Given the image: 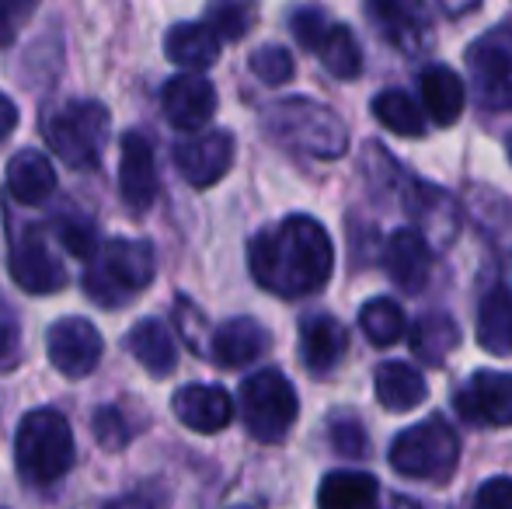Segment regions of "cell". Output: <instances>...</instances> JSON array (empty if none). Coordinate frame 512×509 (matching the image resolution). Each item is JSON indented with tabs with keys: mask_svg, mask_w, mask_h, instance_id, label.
Here are the masks:
<instances>
[{
	"mask_svg": "<svg viewBox=\"0 0 512 509\" xmlns=\"http://www.w3.org/2000/svg\"><path fill=\"white\" fill-rule=\"evenodd\" d=\"M251 74L269 88H279L293 77V56L283 46H262L251 53Z\"/></svg>",
	"mask_w": 512,
	"mask_h": 509,
	"instance_id": "32",
	"label": "cell"
},
{
	"mask_svg": "<svg viewBox=\"0 0 512 509\" xmlns=\"http://www.w3.org/2000/svg\"><path fill=\"white\" fill-rule=\"evenodd\" d=\"M474 509H512V478H488L474 496Z\"/></svg>",
	"mask_w": 512,
	"mask_h": 509,
	"instance_id": "39",
	"label": "cell"
},
{
	"mask_svg": "<svg viewBox=\"0 0 512 509\" xmlns=\"http://www.w3.org/2000/svg\"><path fill=\"white\" fill-rule=\"evenodd\" d=\"M7 192L21 206H42L56 192V171L42 150H21L7 161Z\"/></svg>",
	"mask_w": 512,
	"mask_h": 509,
	"instance_id": "20",
	"label": "cell"
},
{
	"mask_svg": "<svg viewBox=\"0 0 512 509\" xmlns=\"http://www.w3.org/2000/svg\"><path fill=\"white\" fill-rule=\"evenodd\" d=\"M457 408L467 422L512 426V374L478 370L471 384L457 394Z\"/></svg>",
	"mask_w": 512,
	"mask_h": 509,
	"instance_id": "13",
	"label": "cell"
},
{
	"mask_svg": "<svg viewBox=\"0 0 512 509\" xmlns=\"http://www.w3.org/2000/svg\"><path fill=\"white\" fill-rule=\"evenodd\" d=\"M366 14L401 53H418L429 39V14L422 0H366Z\"/></svg>",
	"mask_w": 512,
	"mask_h": 509,
	"instance_id": "14",
	"label": "cell"
},
{
	"mask_svg": "<svg viewBox=\"0 0 512 509\" xmlns=\"http://www.w3.org/2000/svg\"><path fill=\"white\" fill-rule=\"evenodd\" d=\"M373 499H377V478L363 471H331L317 489V509H370Z\"/></svg>",
	"mask_w": 512,
	"mask_h": 509,
	"instance_id": "25",
	"label": "cell"
},
{
	"mask_svg": "<svg viewBox=\"0 0 512 509\" xmlns=\"http://www.w3.org/2000/svg\"><path fill=\"white\" fill-rule=\"evenodd\" d=\"M234 509H251V506H234Z\"/></svg>",
	"mask_w": 512,
	"mask_h": 509,
	"instance_id": "44",
	"label": "cell"
},
{
	"mask_svg": "<svg viewBox=\"0 0 512 509\" xmlns=\"http://www.w3.org/2000/svg\"><path fill=\"white\" fill-rule=\"evenodd\" d=\"M290 28H293V35H297V42L304 49H310L314 53L317 46H321V39L328 35V28H331V21L324 18L317 7H300V11H293V18H290Z\"/></svg>",
	"mask_w": 512,
	"mask_h": 509,
	"instance_id": "34",
	"label": "cell"
},
{
	"mask_svg": "<svg viewBox=\"0 0 512 509\" xmlns=\"http://www.w3.org/2000/svg\"><path fill=\"white\" fill-rule=\"evenodd\" d=\"M53 154L70 168H98L108 140V109L102 102H70L42 126Z\"/></svg>",
	"mask_w": 512,
	"mask_h": 509,
	"instance_id": "6",
	"label": "cell"
},
{
	"mask_svg": "<svg viewBox=\"0 0 512 509\" xmlns=\"http://www.w3.org/2000/svg\"><path fill=\"white\" fill-rule=\"evenodd\" d=\"M95 440L105 450H122L129 443V426L119 415V408H98L95 412Z\"/></svg>",
	"mask_w": 512,
	"mask_h": 509,
	"instance_id": "37",
	"label": "cell"
},
{
	"mask_svg": "<svg viewBox=\"0 0 512 509\" xmlns=\"http://www.w3.org/2000/svg\"><path fill=\"white\" fill-rule=\"evenodd\" d=\"M506 150H509V161H512V136H509V140H506Z\"/></svg>",
	"mask_w": 512,
	"mask_h": 509,
	"instance_id": "43",
	"label": "cell"
},
{
	"mask_svg": "<svg viewBox=\"0 0 512 509\" xmlns=\"http://www.w3.org/2000/svg\"><path fill=\"white\" fill-rule=\"evenodd\" d=\"M126 346L140 360V367L150 370L154 377H168L178 367V346L171 339L168 325L157 318H143L140 325H133V332L126 335Z\"/></svg>",
	"mask_w": 512,
	"mask_h": 509,
	"instance_id": "22",
	"label": "cell"
},
{
	"mask_svg": "<svg viewBox=\"0 0 512 509\" xmlns=\"http://www.w3.org/2000/svg\"><path fill=\"white\" fill-rule=\"evenodd\" d=\"M300 401L279 370H258L241 384V419L258 443H279L297 422Z\"/></svg>",
	"mask_w": 512,
	"mask_h": 509,
	"instance_id": "7",
	"label": "cell"
},
{
	"mask_svg": "<svg viewBox=\"0 0 512 509\" xmlns=\"http://www.w3.org/2000/svg\"><path fill=\"white\" fill-rule=\"evenodd\" d=\"M422 102L436 126H453L467 105V88L450 67L436 63L422 74Z\"/></svg>",
	"mask_w": 512,
	"mask_h": 509,
	"instance_id": "23",
	"label": "cell"
},
{
	"mask_svg": "<svg viewBox=\"0 0 512 509\" xmlns=\"http://www.w3.org/2000/svg\"><path fill=\"white\" fill-rule=\"evenodd\" d=\"M164 116L175 129H203L216 112V88L206 81L199 70H185V74L171 77L161 91Z\"/></svg>",
	"mask_w": 512,
	"mask_h": 509,
	"instance_id": "12",
	"label": "cell"
},
{
	"mask_svg": "<svg viewBox=\"0 0 512 509\" xmlns=\"http://www.w3.org/2000/svg\"><path fill=\"white\" fill-rule=\"evenodd\" d=\"M164 53L185 70H206L220 60V35L209 21H182L164 39Z\"/></svg>",
	"mask_w": 512,
	"mask_h": 509,
	"instance_id": "21",
	"label": "cell"
},
{
	"mask_svg": "<svg viewBox=\"0 0 512 509\" xmlns=\"http://www.w3.org/2000/svg\"><path fill=\"white\" fill-rule=\"evenodd\" d=\"M53 234L63 245V252L74 255V258H91L98 252L95 227H91V220H84V217H63L60 224H53Z\"/></svg>",
	"mask_w": 512,
	"mask_h": 509,
	"instance_id": "33",
	"label": "cell"
},
{
	"mask_svg": "<svg viewBox=\"0 0 512 509\" xmlns=\"http://www.w3.org/2000/svg\"><path fill=\"white\" fill-rule=\"evenodd\" d=\"M14 126H18V109H14L11 98L0 95V140H7L14 133Z\"/></svg>",
	"mask_w": 512,
	"mask_h": 509,
	"instance_id": "40",
	"label": "cell"
},
{
	"mask_svg": "<svg viewBox=\"0 0 512 509\" xmlns=\"http://www.w3.org/2000/svg\"><path fill=\"white\" fill-rule=\"evenodd\" d=\"M349 335L331 314H310L300 321V356L310 374H331L342 363Z\"/></svg>",
	"mask_w": 512,
	"mask_h": 509,
	"instance_id": "17",
	"label": "cell"
},
{
	"mask_svg": "<svg viewBox=\"0 0 512 509\" xmlns=\"http://www.w3.org/2000/svg\"><path fill=\"white\" fill-rule=\"evenodd\" d=\"M359 328H363V335L373 342V346H394V342L401 339V335L408 332L405 325V311H401L394 300L387 297H377L370 300V304L359 311Z\"/></svg>",
	"mask_w": 512,
	"mask_h": 509,
	"instance_id": "30",
	"label": "cell"
},
{
	"mask_svg": "<svg viewBox=\"0 0 512 509\" xmlns=\"http://www.w3.org/2000/svg\"><path fill=\"white\" fill-rule=\"evenodd\" d=\"M457 342H460L457 321H453L450 314H443V311L425 314V318L411 328V349H415L418 360L432 363V367H439V363H443L446 356L457 349Z\"/></svg>",
	"mask_w": 512,
	"mask_h": 509,
	"instance_id": "27",
	"label": "cell"
},
{
	"mask_svg": "<svg viewBox=\"0 0 512 509\" xmlns=\"http://www.w3.org/2000/svg\"><path fill=\"white\" fill-rule=\"evenodd\" d=\"M105 509H147V503H140V499H115V503H108Z\"/></svg>",
	"mask_w": 512,
	"mask_h": 509,
	"instance_id": "41",
	"label": "cell"
},
{
	"mask_svg": "<svg viewBox=\"0 0 512 509\" xmlns=\"http://www.w3.org/2000/svg\"><path fill=\"white\" fill-rule=\"evenodd\" d=\"M18 353H21L18 314H14V307L7 304L4 293H0V370L14 367V363H18Z\"/></svg>",
	"mask_w": 512,
	"mask_h": 509,
	"instance_id": "35",
	"label": "cell"
},
{
	"mask_svg": "<svg viewBox=\"0 0 512 509\" xmlns=\"http://www.w3.org/2000/svg\"><path fill=\"white\" fill-rule=\"evenodd\" d=\"M331 447H335L342 457H352V461H359V457L366 454V433H363V426H359L356 419L335 422V426H331Z\"/></svg>",
	"mask_w": 512,
	"mask_h": 509,
	"instance_id": "38",
	"label": "cell"
},
{
	"mask_svg": "<svg viewBox=\"0 0 512 509\" xmlns=\"http://www.w3.org/2000/svg\"><path fill=\"white\" fill-rule=\"evenodd\" d=\"M478 342L492 356H509L512 353V297L509 290L495 286L478 311Z\"/></svg>",
	"mask_w": 512,
	"mask_h": 509,
	"instance_id": "26",
	"label": "cell"
},
{
	"mask_svg": "<svg viewBox=\"0 0 512 509\" xmlns=\"http://www.w3.org/2000/svg\"><path fill=\"white\" fill-rule=\"evenodd\" d=\"M175 419L182 426L196 429V433H220L230 419H234V401L223 387L213 384H189L182 391H175L171 398Z\"/></svg>",
	"mask_w": 512,
	"mask_h": 509,
	"instance_id": "16",
	"label": "cell"
},
{
	"mask_svg": "<svg viewBox=\"0 0 512 509\" xmlns=\"http://www.w3.org/2000/svg\"><path fill=\"white\" fill-rule=\"evenodd\" d=\"M175 164L182 178L196 189H209L216 185L234 164V136L213 129V133L189 136L175 147Z\"/></svg>",
	"mask_w": 512,
	"mask_h": 509,
	"instance_id": "11",
	"label": "cell"
},
{
	"mask_svg": "<svg viewBox=\"0 0 512 509\" xmlns=\"http://www.w3.org/2000/svg\"><path fill=\"white\" fill-rule=\"evenodd\" d=\"M370 509H373V506H370Z\"/></svg>",
	"mask_w": 512,
	"mask_h": 509,
	"instance_id": "45",
	"label": "cell"
},
{
	"mask_svg": "<svg viewBox=\"0 0 512 509\" xmlns=\"http://www.w3.org/2000/svg\"><path fill=\"white\" fill-rule=\"evenodd\" d=\"M265 129L276 136L283 147H293L300 154L310 157H342L349 147V129L342 119L328 109V105H317L310 98H286L265 109Z\"/></svg>",
	"mask_w": 512,
	"mask_h": 509,
	"instance_id": "4",
	"label": "cell"
},
{
	"mask_svg": "<svg viewBox=\"0 0 512 509\" xmlns=\"http://www.w3.org/2000/svg\"><path fill=\"white\" fill-rule=\"evenodd\" d=\"M35 7H39V0H0V46H11L18 39Z\"/></svg>",
	"mask_w": 512,
	"mask_h": 509,
	"instance_id": "36",
	"label": "cell"
},
{
	"mask_svg": "<svg viewBox=\"0 0 512 509\" xmlns=\"http://www.w3.org/2000/svg\"><path fill=\"white\" fill-rule=\"evenodd\" d=\"M74 433L56 408H35L18 422L14 433V464L32 485H53L74 468Z\"/></svg>",
	"mask_w": 512,
	"mask_h": 509,
	"instance_id": "2",
	"label": "cell"
},
{
	"mask_svg": "<svg viewBox=\"0 0 512 509\" xmlns=\"http://www.w3.org/2000/svg\"><path fill=\"white\" fill-rule=\"evenodd\" d=\"M157 258L147 241L115 238L105 241L88 262L84 272V290L102 307H126L154 283Z\"/></svg>",
	"mask_w": 512,
	"mask_h": 509,
	"instance_id": "3",
	"label": "cell"
},
{
	"mask_svg": "<svg viewBox=\"0 0 512 509\" xmlns=\"http://www.w3.org/2000/svg\"><path fill=\"white\" fill-rule=\"evenodd\" d=\"M373 116H377L380 126L391 129V133H398V136H422L425 133V116H422V109H418V102L398 88L380 91V95L373 98Z\"/></svg>",
	"mask_w": 512,
	"mask_h": 509,
	"instance_id": "29",
	"label": "cell"
},
{
	"mask_svg": "<svg viewBox=\"0 0 512 509\" xmlns=\"http://www.w3.org/2000/svg\"><path fill=\"white\" fill-rule=\"evenodd\" d=\"M478 98L495 112H512V21L488 28L467 49Z\"/></svg>",
	"mask_w": 512,
	"mask_h": 509,
	"instance_id": "8",
	"label": "cell"
},
{
	"mask_svg": "<svg viewBox=\"0 0 512 509\" xmlns=\"http://www.w3.org/2000/svg\"><path fill=\"white\" fill-rule=\"evenodd\" d=\"M314 53L324 63V70L331 77H338V81H352V77L363 74V49H359L356 35L345 25H331Z\"/></svg>",
	"mask_w": 512,
	"mask_h": 509,
	"instance_id": "28",
	"label": "cell"
},
{
	"mask_svg": "<svg viewBox=\"0 0 512 509\" xmlns=\"http://www.w3.org/2000/svg\"><path fill=\"white\" fill-rule=\"evenodd\" d=\"M384 262H387V276H391L405 293H422L425 283H429L432 252H429V241H425L418 231L391 234Z\"/></svg>",
	"mask_w": 512,
	"mask_h": 509,
	"instance_id": "18",
	"label": "cell"
},
{
	"mask_svg": "<svg viewBox=\"0 0 512 509\" xmlns=\"http://www.w3.org/2000/svg\"><path fill=\"white\" fill-rule=\"evenodd\" d=\"M49 227H28L11 241V276L28 293H56L67 286V269L49 252Z\"/></svg>",
	"mask_w": 512,
	"mask_h": 509,
	"instance_id": "10",
	"label": "cell"
},
{
	"mask_svg": "<svg viewBox=\"0 0 512 509\" xmlns=\"http://www.w3.org/2000/svg\"><path fill=\"white\" fill-rule=\"evenodd\" d=\"M206 21L216 28L220 39L237 42L248 35L251 21H255V7H251V0H209Z\"/></svg>",
	"mask_w": 512,
	"mask_h": 509,
	"instance_id": "31",
	"label": "cell"
},
{
	"mask_svg": "<svg viewBox=\"0 0 512 509\" xmlns=\"http://www.w3.org/2000/svg\"><path fill=\"white\" fill-rule=\"evenodd\" d=\"M209 346H213L209 349V356H213L220 367L237 370V367H248L251 360H258V356L265 353V346H269V332H265L255 318H230L216 328Z\"/></svg>",
	"mask_w": 512,
	"mask_h": 509,
	"instance_id": "19",
	"label": "cell"
},
{
	"mask_svg": "<svg viewBox=\"0 0 512 509\" xmlns=\"http://www.w3.org/2000/svg\"><path fill=\"white\" fill-rule=\"evenodd\" d=\"M248 262L262 290L293 300L324 290L335 272V248L317 220L286 217L251 241Z\"/></svg>",
	"mask_w": 512,
	"mask_h": 509,
	"instance_id": "1",
	"label": "cell"
},
{
	"mask_svg": "<svg viewBox=\"0 0 512 509\" xmlns=\"http://www.w3.org/2000/svg\"><path fill=\"white\" fill-rule=\"evenodd\" d=\"M119 192L129 210L147 213L157 199V164L143 133L122 136V161H119Z\"/></svg>",
	"mask_w": 512,
	"mask_h": 509,
	"instance_id": "15",
	"label": "cell"
},
{
	"mask_svg": "<svg viewBox=\"0 0 512 509\" xmlns=\"http://www.w3.org/2000/svg\"><path fill=\"white\" fill-rule=\"evenodd\" d=\"M460 440L446 419L432 415V419L418 422L405 429L398 440L391 443V468L405 478H422V482H446L457 468Z\"/></svg>",
	"mask_w": 512,
	"mask_h": 509,
	"instance_id": "5",
	"label": "cell"
},
{
	"mask_svg": "<svg viewBox=\"0 0 512 509\" xmlns=\"http://www.w3.org/2000/svg\"><path fill=\"white\" fill-rule=\"evenodd\" d=\"M373 384H377V398L387 412H411L429 394L425 377L415 367H408V363H380Z\"/></svg>",
	"mask_w": 512,
	"mask_h": 509,
	"instance_id": "24",
	"label": "cell"
},
{
	"mask_svg": "<svg viewBox=\"0 0 512 509\" xmlns=\"http://www.w3.org/2000/svg\"><path fill=\"white\" fill-rule=\"evenodd\" d=\"M46 349H49V363L60 370L63 377H88L91 370L102 360V335L91 325L88 318H77V314H67V318L53 321L46 332Z\"/></svg>",
	"mask_w": 512,
	"mask_h": 509,
	"instance_id": "9",
	"label": "cell"
},
{
	"mask_svg": "<svg viewBox=\"0 0 512 509\" xmlns=\"http://www.w3.org/2000/svg\"><path fill=\"white\" fill-rule=\"evenodd\" d=\"M394 509H422L418 503H411L408 496H394Z\"/></svg>",
	"mask_w": 512,
	"mask_h": 509,
	"instance_id": "42",
	"label": "cell"
}]
</instances>
